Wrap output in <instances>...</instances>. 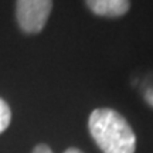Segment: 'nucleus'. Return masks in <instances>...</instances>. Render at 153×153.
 Masks as SVG:
<instances>
[{"instance_id":"nucleus-5","label":"nucleus","mask_w":153,"mask_h":153,"mask_svg":"<svg viewBox=\"0 0 153 153\" xmlns=\"http://www.w3.org/2000/svg\"><path fill=\"white\" fill-rule=\"evenodd\" d=\"M143 97H145V101H146L150 106H153V85H149V87L145 88Z\"/></svg>"},{"instance_id":"nucleus-3","label":"nucleus","mask_w":153,"mask_h":153,"mask_svg":"<svg viewBox=\"0 0 153 153\" xmlns=\"http://www.w3.org/2000/svg\"><path fill=\"white\" fill-rule=\"evenodd\" d=\"M88 9L94 14L102 17H119L128 13L129 0H85Z\"/></svg>"},{"instance_id":"nucleus-2","label":"nucleus","mask_w":153,"mask_h":153,"mask_svg":"<svg viewBox=\"0 0 153 153\" xmlns=\"http://www.w3.org/2000/svg\"><path fill=\"white\" fill-rule=\"evenodd\" d=\"M51 9L53 0H17V23L24 33H40L48 20Z\"/></svg>"},{"instance_id":"nucleus-7","label":"nucleus","mask_w":153,"mask_h":153,"mask_svg":"<svg viewBox=\"0 0 153 153\" xmlns=\"http://www.w3.org/2000/svg\"><path fill=\"white\" fill-rule=\"evenodd\" d=\"M64 153H84V152H81L79 149H76V148H70V149H67Z\"/></svg>"},{"instance_id":"nucleus-1","label":"nucleus","mask_w":153,"mask_h":153,"mask_svg":"<svg viewBox=\"0 0 153 153\" xmlns=\"http://www.w3.org/2000/svg\"><path fill=\"white\" fill-rule=\"evenodd\" d=\"M88 128L104 153H135L136 136L128 120L114 109L99 108L89 115Z\"/></svg>"},{"instance_id":"nucleus-4","label":"nucleus","mask_w":153,"mask_h":153,"mask_svg":"<svg viewBox=\"0 0 153 153\" xmlns=\"http://www.w3.org/2000/svg\"><path fill=\"white\" fill-rule=\"evenodd\" d=\"M11 120V111L4 99L0 98V133L7 129Z\"/></svg>"},{"instance_id":"nucleus-6","label":"nucleus","mask_w":153,"mask_h":153,"mask_svg":"<svg viewBox=\"0 0 153 153\" xmlns=\"http://www.w3.org/2000/svg\"><path fill=\"white\" fill-rule=\"evenodd\" d=\"M31 153H53V150L47 145H37Z\"/></svg>"}]
</instances>
